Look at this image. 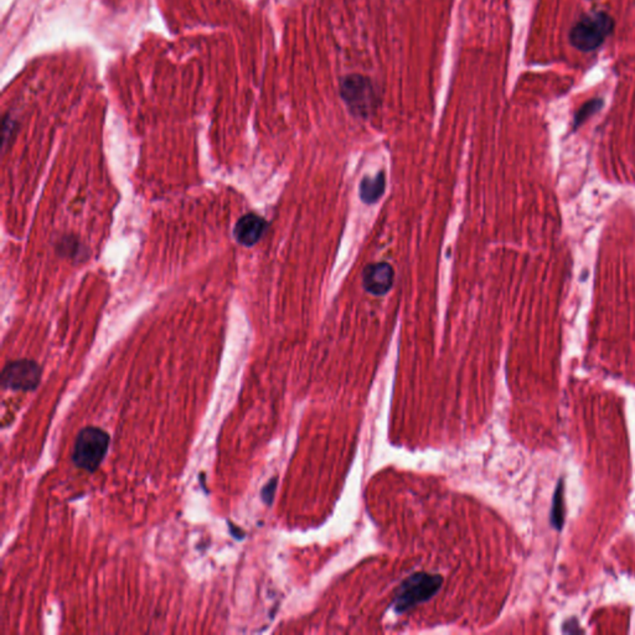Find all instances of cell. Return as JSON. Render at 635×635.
I'll use <instances>...</instances> for the list:
<instances>
[{
    "label": "cell",
    "mask_w": 635,
    "mask_h": 635,
    "mask_svg": "<svg viewBox=\"0 0 635 635\" xmlns=\"http://www.w3.org/2000/svg\"><path fill=\"white\" fill-rule=\"evenodd\" d=\"M111 437L100 427L88 426L78 432L73 444V461L75 466L93 473L106 458Z\"/></svg>",
    "instance_id": "1"
},
{
    "label": "cell",
    "mask_w": 635,
    "mask_h": 635,
    "mask_svg": "<svg viewBox=\"0 0 635 635\" xmlns=\"http://www.w3.org/2000/svg\"><path fill=\"white\" fill-rule=\"evenodd\" d=\"M614 28V20L606 11H592L583 15L570 30V43L580 51L598 49Z\"/></svg>",
    "instance_id": "2"
},
{
    "label": "cell",
    "mask_w": 635,
    "mask_h": 635,
    "mask_svg": "<svg viewBox=\"0 0 635 635\" xmlns=\"http://www.w3.org/2000/svg\"><path fill=\"white\" fill-rule=\"evenodd\" d=\"M442 583L443 578L439 575L415 573L398 587L393 598V609L397 613H405L421 603L429 601L441 589Z\"/></svg>",
    "instance_id": "3"
},
{
    "label": "cell",
    "mask_w": 635,
    "mask_h": 635,
    "mask_svg": "<svg viewBox=\"0 0 635 635\" xmlns=\"http://www.w3.org/2000/svg\"><path fill=\"white\" fill-rule=\"evenodd\" d=\"M340 92L354 116L368 118L378 107V93L373 81L363 75L353 73L345 76L340 85Z\"/></svg>",
    "instance_id": "4"
},
{
    "label": "cell",
    "mask_w": 635,
    "mask_h": 635,
    "mask_svg": "<svg viewBox=\"0 0 635 635\" xmlns=\"http://www.w3.org/2000/svg\"><path fill=\"white\" fill-rule=\"evenodd\" d=\"M41 368L31 360H16L5 366L1 373L3 388L14 391H33L39 386Z\"/></svg>",
    "instance_id": "5"
},
{
    "label": "cell",
    "mask_w": 635,
    "mask_h": 635,
    "mask_svg": "<svg viewBox=\"0 0 635 635\" xmlns=\"http://www.w3.org/2000/svg\"><path fill=\"white\" fill-rule=\"evenodd\" d=\"M393 268L388 263L370 265L363 273V286L373 296H383L393 288Z\"/></svg>",
    "instance_id": "6"
},
{
    "label": "cell",
    "mask_w": 635,
    "mask_h": 635,
    "mask_svg": "<svg viewBox=\"0 0 635 635\" xmlns=\"http://www.w3.org/2000/svg\"><path fill=\"white\" fill-rule=\"evenodd\" d=\"M267 223L255 213H247L238 220L235 226V238L243 246H253L266 233Z\"/></svg>",
    "instance_id": "7"
},
{
    "label": "cell",
    "mask_w": 635,
    "mask_h": 635,
    "mask_svg": "<svg viewBox=\"0 0 635 635\" xmlns=\"http://www.w3.org/2000/svg\"><path fill=\"white\" fill-rule=\"evenodd\" d=\"M385 188H386V176L383 171H380L375 178L366 176L361 180L360 184V199L363 200L365 204H373L383 196Z\"/></svg>",
    "instance_id": "8"
},
{
    "label": "cell",
    "mask_w": 635,
    "mask_h": 635,
    "mask_svg": "<svg viewBox=\"0 0 635 635\" xmlns=\"http://www.w3.org/2000/svg\"><path fill=\"white\" fill-rule=\"evenodd\" d=\"M565 501H563V481L560 479L557 488L553 495V511H551V523L555 529H562L565 523Z\"/></svg>",
    "instance_id": "9"
},
{
    "label": "cell",
    "mask_w": 635,
    "mask_h": 635,
    "mask_svg": "<svg viewBox=\"0 0 635 635\" xmlns=\"http://www.w3.org/2000/svg\"><path fill=\"white\" fill-rule=\"evenodd\" d=\"M602 106H603V102H602L601 100H592L589 102H587L586 105H583L581 107V110L577 112L576 117H575V127L578 128V127L581 126L583 122L586 121L587 118H589L592 114H594L596 112L599 111Z\"/></svg>",
    "instance_id": "10"
},
{
    "label": "cell",
    "mask_w": 635,
    "mask_h": 635,
    "mask_svg": "<svg viewBox=\"0 0 635 635\" xmlns=\"http://www.w3.org/2000/svg\"><path fill=\"white\" fill-rule=\"evenodd\" d=\"M277 478L270 480L262 489V499L267 505H271L277 489Z\"/></svg>",
    "instance_id": "11"
}]
</instances>
